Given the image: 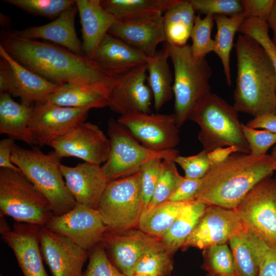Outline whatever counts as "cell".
<instances>
[{
    "instance_id": "cell-6",
    "label": "cell",
    "mask_w": 276,
    "mask_h": 276,
    "mask_svg": "<svg viewBox=\"0 0 276 276\" xmlns=\"http://www.w3.org/2000/svg\"><path fill=\"white\" fill-rule=\"evenodd\" d=\"M61 159L54 150L45 154L36 147L27 149L16 145L11 156L12 163L48 200L54 216L68 212L77 204L63 180Z\"/></svg>"
},
{
    "instance_id": "cell-7",
    "label": "cell",
    "mask_w": 276,
    "mask_h": 276,
    "mask_svg": "<svg viewBox=\"0 0 276 276\" xmlns=\"http://www.w3.org/2000/svg\"><path fill=\"white\" fill-rule=\"evenodd\" d=\"M1 214L17 222L44 226L54 216L44 196L21 171L0 169Z\"/></svg>"
},
{
    "instance_id": "cell-48",
    "label": "cell",
    "mask_w": 276,
    "mask_h": 276,
    "mask_svg": "<svg viewBox=\"0 0 276 276\" xmlns=\"http://www.w3.org/2000/svg\"><path fill=\"white\" fill-rule=\"evenodd\" d=\"M243 12L246 18L267 21L271 12L274 0H241Z\"/></svg>"
},
{
    "instance_id": "cell-47",
    "label": "cell",
    "mask_w": 276,
    "mask_h": 276,
    "mask_svg": "<svg viewBox=\"0 0 276 276\" xmlns=\"http://www.w3.org/2000/svg\"><path fill=\"white\" fill-rule=\"evenodd\" d=\"M202 185V178L189 179L180 175L177 186L169 201L184 202L194 199L199 193Z\"/></svg>"
},
{
    "instance_id": "cell-54",
    "label": "cell",
    "mask_w": 276,
    "mask_h": 276,
    "mask_svg": "<svg viewBox=\"0 0 276 276\" xmlns=\"http://www.w3.org/2000/svg\"><path fill=\"white\" fill-rule=\"evenodd\" d=\"M270 155L274 160L276 159V144L273 147Z\"/></svg>"
},
{
    "instance_id": "cell-19",
    "label": "cell",
    "mask_w": 276,
    "mask_h": 276,
    "mask_svg": "<svg viewBox=\"0 0 276 276\" xmlns=\"http://www.w3.org/2000/svg\"><path fill=\"white\" fill-rule=\"evenodd\" d=\"M246 227L234 210L208 206L182 246L205 249L226 244L231 237Z\"/></svg>"
},
{
    "instance_id": "cell-16",
    "label": "cell",
    "mask_w": 276,
    "mask_h": 276,
    "mask_svg": "<svg viewBox=\"0 0 276 276\" xmlns=\"http://www.w3.org/2000/svg\"><path fill=\"white\" fill-rule=\"evenodd\" d=\"M41 226L16 222L11 228L4 217H0L1 237L13 250L24 276H49L40 249Z\"/></svg>"
},
{
    "instance_id": "cell-17",
    "label": "cell",
    "mask_w": 276,
    "mask_h": 276,
    "mask_svg": "<svg viewBox=\"0 0 276 276\" xmlns=\"http://www.w3.org/2000/svg\"><path fill=\"white\" fill-rule=\"evenodd\" d=\"M108 33L148 57L156 53L159 44L166 42L162 12L116 19Z\"/></svg>"
},
{
    "instance_id": "cell-10",
    "label": "cell",
    "mask_w": 276,
    "mask_h": 276,
    "mask_svg": "<svg viewBox=\"0 0 276 276\" xmlns=\"http://www.w3.org/2000/svg\"><path fill=\"white\" fill-rule=\"evenodd\" d=\"M233 210L249 230L276 246V177L263 179Z\"/></svg>"
},
{
    "instance_id": "cell-49",
    "label": "cell",
    "mask_w": 276,
    "mask_h": 276,
    "mask_svg": "<svg viewBox=\"0 0 276 276\" xmlns=\"http://www.w3.org/2000/svg\"><path fill=\"white\" fill-rule=\"evenodd\" d=\"M15 77L13 70L5 58L0 57V94L10 95L14 88Z\"/></svg>"
},
{
    "instance_id": "cell-42",
    "label": "cell",
    "mask_w": 276,
    "mask_h": 276,
    "mask_svg": "<svg viewBox=\"0 0 276 276\" xmlns=\"http://www.w3.org/2000/svg\"><path fill=\"white\" fill-rule=\"evenodd\" d=\"M88 254L89 262L83 276H127L109 259L102 245H97Z\"/></svg>"
},
{
    "instance_id": "cell-23",
    "label": "cell",
    "mask_w": 276,
    "mask_h": 276,
    "mask_svg": "<svg viewBox=\"0 0 276 276\" xmlns=\"http://www.w3.org/2000/svg\"><path fill=\"white\" fill-rule=\"evenodd\" d=\"M148 57L107 33L100 42L93 60L113 77L147 63Z\"/></svg>"
},
{
    "instance_id": "cell-38",
    "label": "cell",
    "mask_w": 276,
    "mask_h": 276,
    "mask_svg": "<svg viewBox=\"0 0 276 276\" xmlns=\"http://www.w3.org/2000/svg\"><path fill=\"white\" fill-rule=\"evenodd\" d=\"M4 2L29 13L55 19L76 5V0H4Z\"/></svg>"
},
{
    "instance_id": "cell-50",
    "label": "cell",
    "mask_w": 276,
    "mask_h": 276,
    "mask_svg": "<svg viewBox=\"0 0 276 276\" xmlns=\"http://www.w3.org/2000/svg\"><path fill=\"white\" fill-rule=\"evenodd\" d=\"M14 140L8 137L0 142V167L21 171L11 162L12 151L15 146Z\"/></svg>"
},
{
    "instance_id": "cell-8",
    "label": "cell",
    "mask_w": 276,
    "mask_h": 276,
    "mask_svg": "<svg viewBox=\"0 0 276 276\" xmlns=\"http://www.w3.org/2000/svg\"><path fill=\"white\" fill-rule=\"evenodd\" d=\"M110 142L109 156L101 166L111 180L138 172L148 162L155 159L174 160L179 155L176 149L156 151L142 145L123 125L111 118L107 122Z\"/></svg>"
},
{
    "instance_id": "cell-57",
    "label": "cell",
    "mask_w": 276,
    "mask_h": 276,
    "mask_svg": "<svg viewBox=\"0 0 276 276\" xmlns=\"http://www.w3.org/2000/svg\"><path fill=\"white\" fill-rule=\"evenodd\" d=\"M209 276H223L221 275H215V274H210Z\"/></svg>"
},
{
    "instance_id": "cell-55",
    "label": "cell",
    "mask_w": 276,
    "mask_h": 276,
    "mask_svg": "<svg viewBox=\"0 0 276 276\" xmlns=\"http://www.w3.org/2000/svg\"><path fill=\"white\" fill-rule=\"evenodd\" d=\"M133 276H150V275L143 274H135Z\"/></svg>"
},
{
    "instance_id": "cell-1",
    "label": "cell",
    "mask_w": 276,
    "mask_h": 276,
    "mask_svg": "<svg viewBox=\"0 0 276 276\" xmlns=\"http://www.w3.org/2000/svg\"><path fill=\"white\" fill-rule=\"evenodd\" d=\"M0 45L15 60L31 71L59 85L81 84L108 97L113 78L93 59L62 47L21 38L3 29Z\"/></svg>"
},
{
    "instance_id": "cell-45",
    "label": "cell",
    "mask_w": 276,
    "mask_h": 276,
    "mask_svg": "<svg viewBox=\"0 0 276 276\" xmlns=\"http://www.w3.org/2000/svg\"><path fill=\"white\" fill-rule=\"evenodd\" d=\"M242 130L249 147L250 153L257 156L266 155L268 149L276 144V134L265 130L248 127L242 123Z\"/></svg>"
},
{
    "instance_id": "cell-35",
    "label": "cell",
    "mask_w": 276,
    "mask_h": 276,
    "mask_svg": "<svg viewBox=\"0 0 276 276\" xmlns=\"http://www.w3.org/2000/svg\"><path fill=\"white\" fill-rule=\"evenodd\" d=\"M205 249L202 267L210 274L238 276L231 248L226 244L212 246Z\"/></svg>"
},
{
    "instance_id": "cell-21",
    "label": "cell",
    "mask_w": 276,
    "mask_h": 276,
    "mask_svg": "<svg viewBox=\"0 0 276 276\" xmlns=\"http://www.w3.org/2000/svg\"><path fill=\"white\" fill-rule=\"evenodd\" d=\"M61 172L67 190L77 203L98 210L109 181L100 165L84 162L75 167L61 164Z\"/></svg>"
},
{
    "instance_id": "cell-27",
    "label": "cell",
    "mask_w": 276,
    "mask_h": 276,
    "mask_svg": "<svg viewBox=\"0 0 276 276\" xmlns=\"http://www.w3.org/2000/svg\"><path fill=\"white\" fill-rule=\"evenodd\" d=\"M168 52L157 51L147 61V83L153 95L154 108L158 111L173 96V76L169 67Z\"/></svg>"
},
{
    "instance_id": "cell-39",
    "label": "cell",
    "mask_w": 276,
    "mask_h": 276,
    "mask_svg": "<svg viewBox=\"0 0 276 276\" xmlns=\"http://www.w3.org/2000/svg\"><path fill=\"white\" fill-rule=\"evenodd\" d=\"M172 254L169 250H165L145 255L137 262L135 267V274L150 276L168 275L173 269Z\"/></svg>"
},
{
    "instance_id": "cell-40",
    "label": "cell",
    "mask_w": 276,
    "mask_h": 276,
    "mask_svg": "<svg viewBox=\"0 0 276 276\" xmlns=\"http://www.w3.org/2000/svg\"><path fill=\"white\" fill-rule=\"evenodd\" d=\"M163 171L151 201L145 209L153 207L168 200L178 183L180 175L174 160H163Z\"/></svg>"
},
{
    "instance_id": "cell-25",
    "label": "cell",
    "mask_w": 276,
    "mask_h": 276,
    "mask_svg": "<svg viewBox=\"0 0 276 276\" xmlns=\"http://www.w3.org/2000/svg\"><path fill=\"white\" fill-rule=\"evenodd\" d=\"M0 57L11 65L15 77L14 88L11 95L19 97L21 104L31 106L32 103L43 102L60 85L53 83L25 67L12 58L0 45Z\"/></svg>"
},
{
    "instance_id": "cell-12",
    "label": "cell",
    "mask_w": 276,
    "mask_h": 276,
    "mask_svg": "<svg viewBox=\"0 0 276 276\" xmlns=\"http://www.w3.org/2000/svg\"><path fill=\"white\" fill-rule=\"evenodd\" d=\"M44 226L88 251L102 241L107 232L98 210L78 203L68 212L52 216Z\"/></svg>"
},
{
    "instance_id": "cell-41",
    "label": "cell",
    "mask_w": 276,
    "mask_h": 276,
    "mask_svg": "<svg viewBox=\"0 0 276 276\" xmlns=\"http://www.w3.org/2000/svg\"><path fill=\"white\" fill-rule=\"evenodd\" d=\"M269 27L263 20L246 18L239 32L256 40L266 51L273 64L276 77V46L268 34Z\"/></svg>"
},
{
    "instance_id": "cell-30",
    "label": "cell",
    "mask_w": 276,
    "mask_h": 276,
    "mask_svg": "<svg viewBox=\"0 0 276 276\" xmlns=\"http://www.w3.org/2000/svg\"><path fill=\"white\" fill-rule=\"evenodd\" d=\"M208 206L196 199L186 202L169 231L160 240L168 250L173 254L182 246Z\"/></svg>"
},
{
    "instance_id": "cell-4",
    "label": "cell",
    "mask_w": 276,
    "mask_h": 276,
    "mask_svg": "<svg viewBox=\"0 0 276 276\" xmlns=\"http://www.w3.org/2000/svg\"><path fill=\"white\" fill-rule=\"evenodd\" d=\"M163 49L173 66L174 114L180 128L189 120L197 104L211 93L212 70L205 58L196 59L193 56L190 44L176 47L165 42Z\"/></svg>"
},
{
    "instance_id": "cell-28",
    "label": "cell",
    "mask_w": 276,
    "mask_h": 276,
    "mask_svg": "<svg viewBox=\"0 0 276 276\" xmlns=\"http://www.w3.org/2000/svg\"><path fill=\"white\" fill-rule=\"evenodd\" d=\"M196 15L190 1L178 0L167 9L163 13L166 42L176 47L187 45Z\"/></svg>"
},
{
    "instance_id": "cell-32",
    "label": "cell",
    "mask_w": 276,
    "mask_h": 276,
    "mask_svg": "<svg viewBox=\"0 0 276 276\" xmlns=\"http://www.w3.org/2000/svg\"><path fill=\"white\" fill-rule=\"evenodd\" d=\"M187 201L167 200L144 209L140 216L138 227L146 234L160 240L169 231Z\"/></svg>"
},
{
    "instance_id": "cell-52",
    "label": "cell",
    "mask_w": 276,
    "mask_h": 276,
    "mask_svg": "<svg viewBox=\"0 0 276 276\" xmlns=\"http://www.w3.org/2000/svg\"><path fill=\"white\" fill-rule=\"evenodd\" d=\"M236 152H241L238 147L228 146L217 148L208 152L207 155L212 166L223 162L232 154Z\"/></svg>"
},
{
    "instance_id": "cell-31",
    "label": "cell",
    "mask_w": 276,
    "mask_h": 276,
    "mask_svg": "<svg viewBox=\"0 0 276 276\" xmlns=\"http://www.w3.org/2000/svg\"><path fill=\"white\" fill-rule=\"evenodd\" d=\"M216 24L217 33L214 38L213 52L220 58L228 86L232 84L230 70V53L234 46L235 35L246 19L243 12L228 16L221 15L214 16Z\"/></svg>"
},
{
    "instance_id": "cell-53",
    "label": "cell",
    "mask_w": 276,
    "mask_h": 276,
    "mask_svg": "<svg viewBox=\"0 0 276 276\" xmlns=\"http://www.w3.org/2000/svg\"><path fill=\"white\" fill-rule=\"evenodd\" d=\"M266 21L269 28L272 30L273 38L271 39L276 46V0H274L271 12Z\"/></svg>"
},
{
    "instance_id": "cell-37",
    "label": "cell",
    "mask_w": 276,
    "mask_h": 276,
    "mask_svg": "<svg viewBox=\"0 0 276 276\" xmlns=\"http://www.w3.org/2000/svg\"><path fill=\"white\" fill-rule=\"evenodd\" d=\"M246 228L245 236L259 266L258 276H276V246Z\"/></svg>"
},
{
    "instance_id": "cell-56",
    "label": "cell",
    "mask_w": 276,
    "mask_h": 276,
    "mask_svg": "<svg viewBox=\"0 0 276 276\" xmlns=\"http://www.w3.org/2000/svg\"><path fill=\"white\" fill-rule=\"evenodd\" d=\"M274 170L276 171V159L274 160Z\"/></svg>"
},
{
    "instance_id": "cell-29",
    "label": "cell",
    "mask_w": 276,
    "mask_h": 276,
    "mask_svg": "<svg viewBox=\"0 0 276 276\" xmlns=\"http://www.w3.org/2000/svg\"><path fill=\"white\" fill-rule=\"evenodd\" d=\"M108 98L103 94L74 83L60 86L45 102L60 106L78 108H102L108 106Z\"/></svg>"
},
{
    "instance_id": "cell-22",
    "label": "cell",
    "mask_w": 276,
    "mask_h": 276,
    "mask_svg": "<svg viewBox=\"0 0 276 276\" xmlns=\"http://www.w3.org/2000/svg\"><path fill=\"white\" fill-rule=\"evenodd\" d=\"M77 12L78 9L76 4L49 24L29 27L22 30L11 31L21 38L49 40L60 44L77 55L84 56L82 43L77 37L75 26Z\"/></svg>"
},
{
    "instance_id": "cell-14",
    "label": "cell",
    "mask_w": 276,
    "mask_h": 276,
    "mask_svg": "<svg viewBox=\"0 0 276 276\" xmlns=\"http://www.w3.org/2000/svg\"><path fill=\"white\" fill-rule=\"evenodd\" d=\"M49 146L61 158L75 157L101 165L108 159L110 142L97 125L84 122Z\"/></svg>"
},
{
    "instance_id": "cell-34",
    "label": "cell",
    "mask_w": 276,
    "mask_h": 276,
    "mask_svg": "<svg viewBox=\"0 0 276 276\" xmlns=\"http://www.w3.org/2000/svg\"><path fill=\"white\" fill-rule=\"evenodd\" d=\"M246 228L228 241L238 276H258L259 266L245 236Z\"/></svg>"
},
{
    "instance_id": "cell-43",
    "label": "cell",
    "mask_w": 276,
    "mask_h": 276,
    "mask_svg": "<svg viewBox=\"0 0 276 276\" xmlns=\"http://www.w3.org/2000/svg\"><path fill=\"white\" fill-rule=\"evenodd\" d=\"M195 12L206 15L232 16L243 12L240 0H190Z\"/></svg>"
},
{
    "instance_id": "cell-11",
    "label": "cell",
    "mask_w": 276,
    "mask_h": 276,
    "mask_svg": "<svg viewBox=\"0 0 276 276\" xmlns=\"http://www.w3.org/2000/svg\"><path fill=\"white\" fill-rule=\"evenodd\" d=\"M117 121L145 147L156 151L175 149L179 130L172 114L132 112L120 116Z\"/></svg>"
},
{
    "instance_id": "cell-33",
    "label": "cell",
    "mask_w": 276,
    "mask_h": 276,
    "mask_svg": "<svg viewBox=\"0 0 276 276\" xmlns=\"http://www.w3.org/2000/svg\"><path fill=\"white\" fill-rule=\"evenodd\" d=\"M178 0H101L102 6L115 19L164 12Z\"/></svg>"
},
{
    "instance_id": "cell-5",
    "label": "cell",
    "mask_w": 276,
    "mask_h": 276,
    "mask_svg": "<svg viewBox=\"0 0 276 276\" xmlns=\"http://www.w3.org/2000/svg\"><path fill=\"white\" fill-rule=\"evenodd\" d=\"M238 112L233 105L212 93L197 104L189 120L199 127L198 138L202 150L208 153L219 147L235 146L241 153H250Z\"/></svg>"
},
{
    "instance_id": "cell-3",
    "label": "cell",
    "mask_w": 276,
    "mask_h": 276,
    "mask_svg": "<svg viewBox=\"0 0 276 276\" xmlns=\"http://www.w3.org/2000/svg\"><path fill=\"white\" fill-rule=\"evenodd\" d=\"M270 155L255 156L236 152L223 162L213 165L202 178L194 199L209 206L233 210L261 181L275 171Z\"/></svg>"
},
{
    "instance_id": "cell-46",
    "label": "cell",
    "mask_w": 276,
    "mask_h": 276,
    "mask_svg": "<svg viewBox=\"0 0 276 276\" xmlns=\"http://www.w3.org/2000/svg\"><path fill=\"white\" fill-rule=\"evenodd\" d=\"M175 162L184 170L185 177L189 179L202 178L212 166L207 153L202 150L193 155H179L175 158Z\"/></svg>"
},
{
    "instance_id": "cell-26",
    "label": "cell",
    "mask_w": 276,
    "mask_h": 276,
    "mask_svg": "<svg viewBox=\"0 0 276 276\" xmlns=\"http://www.w3.org/2000/svg\"><path fill=\"white\" fill-rule=\"evenodd\" d=\"M32 106L15 102L8 93L0 94V133L33 147L37 145L29 125Z\"/></svg>"
},
{
    "instance_id": "cell-44",
    "label": "cell",
    "mask_w": 276,
    "mask_h": 276,
    "mask_svg": "<svg viewBox=\"0 0 276 276\" xmlns=\"http://www.w3.org/2000/svg\"><path fill=\"white\" fill-rule=\"evenodd\" d=\"M163 168V160L158 158L148 162L140 170L144 210L147 207L151 201Z\"/></svg>"
},
{
    "instance_id": "cell-13",
    "label": "cell",
    "mask_w": 276,
    "mask_h": 276,
    "mask_svg": "<svg viewBox=\"0 0 276 276\" xmlns=\"http://www.w3.org/2000/svg\"><path fill=\"white\" fill-rule=\"evenodd\" d=\"M90 109L58 106L47 102L32 106L29 129L36 144L49 146L85 122Z\"/></svg>"
},
{
    "instance_id": "cell-51",
    "label": "cell",
    "mask_w": 276,
    "mask_h": 276,
    "mask_svg": "<svg viewBox=\"0 0 276 276\" xmlns=\"http://www.w3.org/2000/svg\"><path fill=\"white\" fill-rule=\"evenodd\" d=\"M246 125L253 129H261L276 134V113H265L254 117Z\"/></svg>"
},
{
    "instance_id": "cell-15",
    "label": "cell",
    "mask_w": 276,
    "mask_h": 276,
    "mask_svg": "<svg viewBox=\"0 0 276 276\" xmlns=\"http://www.w3.org/2000/svg\"><path fill=\"white\" fill-rule=\"evenodd\" d=\"M101 242L109 251L115 266L127 276L134 275L135 266L145 255L167 250L159 239L140 229L120 233L106 232Z\"/></svg>"
},
{
    "instance_id": "cell-2",
    "label": "cell",
    "mask_w": 276,
    "mask_h": 276,
    "mask_svg": "<svg viewBox=\"0 0 276 276\" xmlns=\"http://www.w3.org/2000/svg\"><path fill=\"white\" fill-rule=\"evenodd\" d=\"M237 76L233 106L254 117L276 113V77L272 61L254 39L238 35L234 44Z\"/></svg>"
},
{
    "instance_id": "cell-20",
    "label": "cell",
    "mask_w": 276,
    "mask_h": 276,
    "mask_svg": "<svg viewBox=\"0 0 276 276\" xmlns=\"http://www.w3.org/2000/svg\"><path fill=\"white\" fill-rule=\"evenodd\" d=\"M40 249L53 276H83L88 251L44 226L39 233Z\"/></svg>"
},
{
    "instance_id": "cell-36",
    "label": "cell",
    "mask_w": 276,
    "mask_h": 276,
    "mask_svg": "<svg viewBox=\"0 0 276 276\" xmlns=\"http://www.w3.org/2000/svg\"><path fill=\"white\" fill-rule=\"evenodd\" d=\"M214 22L212 15H206L203 18L199 14L196 15L190 36L192 42L191 50L195 58H205L208 54L213 52L214 40L211 38V33Z\"/></svg>"
},
{
    "instance_id": "cell-9",
    "label": "cell",
    "mask_w": 276,
    "mask_h": 276,
    "mask_svg": "<svg viewBox=\"0 0 276 276\" xmlns=\"http://www.w3.org/2000/svg\"><path fill=\"white\" fill-rule=\"evenodd\" d=\"M141 177L140 170L107 185L98 208L107 232L120 233L138 226L144 209Z\"/></svg>"
},
{
    "instance_id": "cell-24",
    "label": "cell",
    "mask_w": 276,
    "mask_h": 276,
    "mask_svg": "<svg viewBox=\"0 0 276 276\" xmlns=\"http://www.w3.org/2000/svg\"><path fill=\"white\" fill-rule=\"evenodd\" d=\"M82 28V49L93 59L100 42L115 20L101 5V0H76Z\"/></svg>"
},
{
    "instance_id": "cell-18",
    "label": "cell",
    "mask_w": 276,
    "mask_h": 276,
    "mask_svg": "<svg viewBox=\"0 0 276 276\" xmlns=\"http://www.w3.org/2000/svg\"><path fill=\"white\" fill-rule=\"evenodd\" d=\"M147 79L146 64L114 77L108 106L121 116L135 112L151 113L153 95Z\"/></svg>"
}]
</instances>
